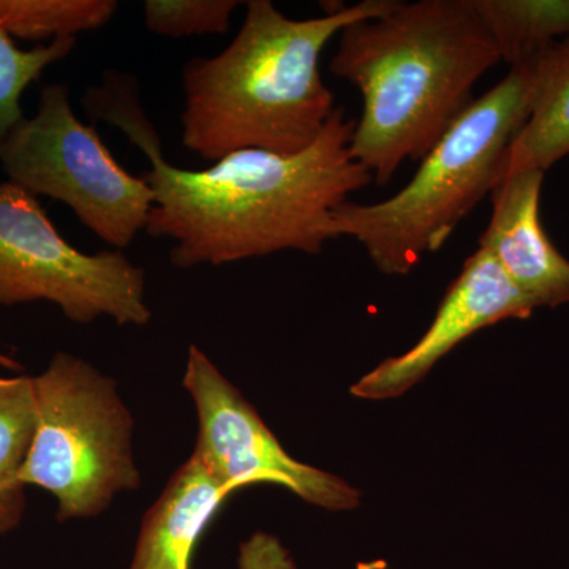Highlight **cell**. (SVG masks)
Returning <instances> with one entry per match:
<instances>
[{
  "instance_id": "1",
  "label": "cell",
  "mask_w": 569,
  "mask_h": 569,
  "mask_svg": "<svg viewBox=\"0 0 569 569\" xmlns=\"http://www.w3.org/2000/svg\"><path fill=\"white\" fill-rule=\"evenodd\" d=\"M82 102L93 119L118 127L148 157L151 168L142 178L153 203L146 233L173 242L176 268L222 266L283 250L320 253L332 239V212L373 179L351 156L356 122L343 108H336L306 151L282 156L246 149L208 170H182L163 156L133 77L107 71Z\"/></svg>"
},
{
  "instance_id": "2",
  "label": "cell",
  "mask_w": 569,
  "mask_h": 569,
  "mask_svg": "<svg viewBox=\"0 0 569 569\" xmlns=\"http://www.w3.org/2000/svg\"><path fill=\"white\" fill-rule=\"evenodd\" d=\"M501 62L473 0L397 2L340 32L331 71L362 93L351 156L387 186L422 160L466 111L475 84Z\"/></svg>"
},
{
  "instance_id": "3",
  "label": "cell",
  "mask_w": 569,
  "mask_h": 569,
  "mask_svg": "<svg viewBox=\"0 0 569 569\" xmlns=\"http://www.w3.org/2000/svg\"><path fill=\"white\" fill-rule=\"evenodd\" d=\"M396 0H365L310 20H291L271 0H250L241 31L219 54L182 70V142L206 160L309 149L335 114L320 61L347 26L376 20Z\"/></svg>"
},
{
  "instance_id": "4",
  "label": "cell",
  "mask_w": 569,
  "mask_h": 569,
  "mask_svg": "<svg viewBox=\"0 0 569 569\" xmlns=\"http://www.w3.org/2000/svg\"><path fill=\"white\" fill-rule=\"evenodd\" d=\"M538 89L539 58L512 67L496 88L468 104L400 192L376 204H340L329 223L331 238L356 239L383 274H410L492 192Z\"/></svg>"
},
{
  "instance_id": "5",
  "label": "cell",
  "mask_w": 569,
  "mask_h": 569,
  "mask_svg": "<svg viewBox=\"0 0 569 569\" xmlns=\"http://www.w3.org/2000/svg\"><path fill=\"white\" fill-rule=\"evenodd\" d=\"M32 378L37 425L22 485L50 492L59 520L96 518L118 493L140 489L133 418L114 380L62 351Z\"/></svg>"
},
{
  "instance_id": "6",
  "label": "cell",
  "mask_w": 569,
  "mask_h": 569,
  "mask_svg": "<svg viewBox=\"0 0 569 569\" xmlns=\"http://www.w3.org/2000/svg\"><path fill=\"white\" fill-rule=\"evenodd\" d=\"M0 167L33 197L69 206L104 244L126 249L148 227L151 186L122 168L96 127L78 119L63 82L41 89L36 114L0 146Z\"/></svg>"
},
{
  "instance_id": "7",
  "label": "cell",
  "mask_w": 569,
  "mask_h": 569,
  "mask_svg": "<svg viewBox=\"0 0 569 569\" xmlns=\"http://www.w3.org/2000/svg\"><path fill=\"white\" fill-rule=\"evenodd\" d=\"M52 302L78 325L108 317L144 326V269L121 250L82 253L56 230L39 200L17 183H0V306Z\"/></svg>"
},
{
  "instance_id": "8",
  "label": "cell",
  "mask_w": 569,
  "mask_h": 569,
  "mask_svg": "<svg viewBox=\"0 0 569 569\" xmlns=\"http://www.w3.org/2000/svg\"><path fill=\"white\" fill-rule=\"evenodd\" d=\"M182 385L197 407L193 455L233 492L271 482L331 511L358 507L353 486L291 458L246 397L198 347H190Z\"/></svg>"
},
{
  "instance_id": "9",
  "label": "cell",
  "mask_w": 569,
  "mask_h": 569,
  "mask_svg": "<svg viewBox=\"0 0 569 569\" xmlns=\"http://www.w3.org/2000/svg\"><path fill=\"white\" fill-rule=\"evenodd\" d=\"M535 306L485 249L468 257L462 271L447 290L426 335L407 353L380 362L351 388L367 400L406 395L443 356L479 329L503 320H527Z\"/></svg>"
},
{
  "instance_id": "10",
  "label": "cell",
  "mask_w": 569,
  "mask_h": 569,
  "mask_svg": "<svg viewBox=\"0 0 569 569\" xmlns=\"http://www.w3.org/2000/svg\"><path fill=\"white\" fill-rule=\"evenodd\" d=\"M545 174L538 170L501 174L490 192L492 216L479 238V247L535 309L569 305V260L552 244L539 219Z\"/></svg>"
},
{
  "instance_id": "11",
  "label": "cell",
  "mask_w": 569,
  "mask_h": 569,
  "mask_svg": "<svg viewBox=\"0 0 569 569\" xmlns=\"http://www.w3.org/2000/svg\"><path fill=\"white\" fill-rule=\"evenodd\" d=\"M233 493L190 456L146 512L129 569H192L198 542Z\"/></svg>"
},
{
  "instance_id": "12",
  "label": "cell",
  "mask_w": 569,
  "mask_h": 569,
  "mask_svg": "<svg viewBox=\"0 0 569 569\" xmlns=\"http://www.w3.org/2000/svg\"><path fill=\"white\" fill-rule=\"evenodd\" d=\"M569 156V40L539 59V89L529 121L505 153L500 176L522 170L546 173ZM498 176V178H500Z\"/></svg>"
},
{
  "instance_id": "13",
  "label": "cell",
  "mask_w": 569,
  "mask_h": 569,
  "mask_svg": "<svg viewBox=\"0 0 569 569\" xmlns=\"http://www.w3.org/2000/svg\"><path fill=\"white\" fill-rule=\"evenodd\" d=\"M473 6L511 69L569 40V0H473Z\"/></svg>"
},
{
  "instance_id": "14",
  "label": "cell",
  "mask_w": 569,
  "mask_h": 569,
  "mask_svg": "<svg viewBox=\"0 0 569 569\" xmlns=\"http://www.w3.org/2000/svg\"><path fill=\"white\" fill-rule=\"evenodd\" d=\"M37 425L33 378L0 377V533L17 529L24 515L21 473Z\"/></svg>"
},
{
  "instance_id": "15",
  "label": "cell",
  "mask_w": 569,
  "mask_h": 569,
  "mask_svg": "<svg viewBox=\"0 0 569 569\" xmlns=\"http://www.w3.org/2000/svg\"><path fill=\"white\" fill-rule=\"evenodd\" d=\"M114 0H0V28L11 39H77L114 18Z\"/></svg>"
},
{
  "instance_id": "16",
  "label": "cell",
  "mask_w": 569,
  "mask_h": 569,
  "mask_svg": "<svg viewBox=\"0 0 569 569\" xmlns=\"http://www.w3.org/2000/svg\"><path fill=\"white\" fill-rule=\"evenodd\" d=\"M77 47V39H61L21 50L0 28V146L24 119L21 99L52 63L62 61Z\"/></svg>"
},
{
  "instance_id": "17",
  "label": "cell",
  "mask_w": 569,
  "mask_h": 569,
  "mask_svg": "<svg viewBox=\"0 0 569 569\" xmlns=\"http://www.w3.org/2000/svg\"><path fill=\"white\" fill-rule=\"evenodd\" d=\"M239 6L238 0H148L144 24L149 32L168 39L223 36Z\"/></svg>"
},
{
  "instance_id": "18",
  "label": "cell",
  "mask_w": 569,
  "mask_h": 569,
  "mask_svg": "<svg viewBox=\"0 0 569 569\" xmlns=\"http://www.w3.org/2000/svg\"><path fill=\"white\" fill-rule=\"evenodd\" d=\"M0 367L3 369H14V359L10 358V356L0 353Z\"/></svg>"
}]
</instances>
